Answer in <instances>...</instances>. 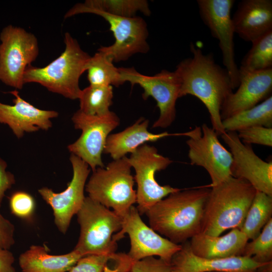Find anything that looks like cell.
<instances>
[{"mask_svg": "<svg viewBox=\"0 0 272 272\" xmlns=\"http://www.w3.org/2000/svg\"><path fill=\"white\" fill-rule=\"evenodd\" d=\"M133 261L127 253H113L103 272H130Z\"/></svg>", "mask_w": 272, "mask_h": 272, "instance_id": "obj_35", "label": "cell"}, {"mask_svg": "<svg viewBox=\"0 0 272 272\" xmlns=\"http://www.w3.org/2000/svg\"><path fill=\"white\" fill-rule=\"evenodd\" d=\"M70 160L73 175L64 191L56 193L48 187L38 190L42 198L52 209L54 223L63 234L66 232L73 217L83 205L85 198L84 189L90 172L88 165L76 155L71 154Z\"/></svg>", "mask_w": 272, "mask_h": 272, "instance_id": "obj_14", "label": "cell"}, {"mask_svg": "<svg viewBox=\"0 0 272 272\" xmlns=\"http://www.w3.org/2000/svg\"><path fill=\"white\" fill-rule=\"evenodd\" d=\"M256 191L247 181L232 176L212 187L205 206L201 232L218 236L228 229H240Z\"/></svg>", "mask_w": 272, "mask_h": 272, "instance_id": "obj_3", "label": "cell"}, {"mask_svg": "<svg viewBox=\"0 0 272 272\" xmlns=\"http://www.w3.org/2000/svg\"><path fill=\"white\" fill-rule=\"evenodd\" d=\"M0 40V81L22 89L25 72L39 55L37 38L21 27L9 25L2 29Z\"/></svg>", "mask_w": 272, "mask_h": 272, "instance_id": "obj_7", "label": "cell"}, {"mask_svg": "<svg viewBox=\"0 0 272 272\" xmlns=\"http://www.w3.org/2000/svg\"><path fill=\"white\" fill-rule=\"evenodd\" d=\"M248 240L240 229L234 228L222 236L200 232L192 237L189 242L192 252L197 256L224 258L242 256Z\"/></svg>", "mask_w": 272, "mask_h": 272, "instance_id": "obj_21", "label": "cell"}, {"mask_svg": "<svg viewBox=\"0 0 272 272\" xmlns=\"http://www.w3.org/2000/svg\"><path fill=\"white\" fill-rule=\"evenodd\" d=\"M89 13L101 17L110 25L115 41L111 45L101 46L98 50L110 56L113 62L124 61L134 54L149 51V31L143 18L117 17L97 11Z\"/></svg>", "mask_w": 272, "mask_h": 272, "instance_id": "obj_15", "label": "cell"}, {"mask_svg": "<svg viewBox=\"0 0 272 272\" xmlns=\"http://www.w3.org/2000/svg\"><path fill=\"white\" fill-rule=\"evenodd\" d=\"M234 0H197L199 15L212 35L219 41L223 63L233 89L239 84V69L235 59L234 25L231 12Z\"/></svg>", "mask_w": 272, "mask_h": 272, "instance_id": "obj_13", "label": "cell"}, {"mask_svg": "<svg viewBox=\"0 0 272 272\" xmlns=\"http://www.w3.org/2000/svg\"><path fill=\"white\" fill-rule=\"evenodd\" d=\"M80 234L74 249L82 256L116 252L113 234L122 227V218L88 196L77 214Z\"/></svg>", "mask_w": 272, "mask_h": 272, "instance_id": "obj_6", "label": "cell"}, {"mask_svg": "<svg viewBox=\"0 0 272 272\" xmlns=\"http://www.w3.org/2000/svg\"><path fill=\"white\" fill-rule=\"evenodd\" d=\"M6 162L0 157V206L5 196V192L15 183V177L7 171Z\"/></svg>", "mask_w": 272, "mask_h": 272, "instance_id": "obj_37", "label": "cell"}, {"mask_svg": "<svg viewBox=\"0 0 272 272\" xmlns=\"http://www.w3.org/2000/svg\"><path fill=\"white\" fill-rule=\"evenodd\" d=\"M128 157L113 160L106 167L93 171L86 184L88 196L108 209L121 218L137 203L134 179Z\"/></svg>", "mask_w": 272, "mask_h": 272, "instance_id": "obj_5", "label": "cell"}, {"mask_svg": "<svg viewBox=\"0 0 272 272\" xmlns=\"http://www.w3.org/2000/svg\"><path fill=\"white\" fill-rule=\"evenodd\" d=\"M15 257L9 249L0 248V272H16Z\"/></svg>", "mask_w": 272, "mask_h": 272, "instance_id": "obj_38", "label": "cell"}, {"mask_svg": "<svg viewBox=\"0 0 272 272\" xmlns=\"http://www.w3.org/2000/svg\"><path fill=\"white\" fill-rule=\"evenodd\" d=\"M128 159L135 171L137 208L140 215L169 194L181 190L157 182L155 173L165 169L173 161L160 154L155 147L145 144L131 153Z\"/></svg>", "mask_w": 272, "mask_h": 272, "instance_id": "obj_8", "label": "cell"}, {"mask_svg": "<svg viewBox=\"0 0 272 272\" xmlns=\"http://www.w3.org/2000/svg\"><path fill=\"white\" fill-rule=\"evenodd\" d=\"M240 69L257 71L272 69V30L252 42Z\"/></svg>", "mask_w": 272, "mask_h": 272, "instance_id": "obj_29", "label": "cell"}, {"mask_svg": "<svg viewBox=\"0 0 272 272\" xmlns=\"http://www.w3.org/2000/svg\"><path fill=\"white\" fill-rule=\"evenodd\" d=\"M83 257L74 249L63 255H51L46 248L32 245L19 258L23 272H67Z\"/></svg>", "mask_w": 272, "mask_h": 272, "instance_id": "obj_23", "label": "cell"}, {"mask_svg": "<svg viewBox=\"0 0 272 272\" xmlns=\"http://www.w3.org/2000/svg\"><path fill=\"white\" fill-rule=\"evenodd\" d=\"M15 227L0 213V248L10 249L14 244Z\"/></svg>", "mask_w": 272, "mask_h": 272, "instance_id": "obj_36", "label": "cell"}, {"mask_svg": "<svg viewBox=\"0 0 272 272\" xmlns=\"http://www.w3.org/2000/svg\"><path fill=\"white\" fill-rule=\"evenodd\" d=\"M190 49L192 56L180 62L174 71L180 84L179 98L190 95L200 100L208 110L212 128L221 136L226 132L221 108L234 90L230 78L227 70L216 63L213 54H204L193 44Z\"/></svg>", "mask_w": 272, "mask_h": 272, "instance_id": "obj_1", "label": "cell"}, {"mask_svg": "<svg viewBox=\"0 0 272 272\" xmlns=\"http://www.w3.org/2000/svg\"><path fill=\"white\" fill-rule=\"evenodd\" d=\"M113 97L112 86L89 85L81 90L78 99L80 109L85 114L101 116L110 111Z\"/></svg>", "mask_w": 272, "mask_h": 272, "instance_id": "obj_28", "label": "cell"}, {"mask_svg": "<svg viewBox=\"0 0 272 272\" xmlns=\"http://www.w3.org/2000/svg\"><path fill=\"white\" fill-rule=\"evenodd\" d=\"M239 69L238 88L224 102L221 110L222 120L256 106L271 92L272 69L257 71Z\"/></svg>", "mask_w": 272, "mask_h": 272, "instance_id": "obj_17", "label": "cell"}, {"mask_svg": "<svg viewBox=\"0 0 272 272\" xmlns=\"http://www.w3.org/2000/svg\"><path fill=\"white\" fill-rule=\"evenodd\" d=\"M9 93L14 96V104L0 102V123L8 125L17 138L26 132L47 130L51 127V119L58 116L57 111L36 107L23 99L17 90Z\"/></svg>", "mask_w": 272, "mask_h": 272, "instance_id": "obj_18", "label": "cell"}, {"mask_svg": "<svg viewBox=\"0 0 272 272\" xmlns=\"http://www.w3.org/2000/svg\"><path fill=\"white\" fill-rule=\"evenodd\" d=\"M72 120L76 129L82 131L80 137L67 146L69 152L80 158L92 169L104 167L102 154L110 133L120 123L113 112L101 116L90 115L79 109L73 115Z\"/></svg>", "mask_w": 272, "mask_h": 272, "instance_id": "obj_10", "label": "cell"}, {"mask_svg": "<svg viewBox=\"0 0 272 272\" xmlns=\"http://www.w3.org/2000/svg\"><path fill=\"white\" fill-rule=\"evenodd\" d=\"M210 191L205 187L169 194L146 213L150 227L175 244L188 241L201 232Z\"/></svg>", "mask_w": 272, "mask_h": 272, "instance_id": "obj_2", "label": "cell"}, {"mask_svg": "<svg viewBox=\"0 0 272 272\" xmlns=\"http://www.w3.org/2000/svg\"><path fill=\"white\" fill-rule=\"evenodd\" d=\"M222 125L226 132H237L255 126L272 127V96L251 108L223 120Z\"/></svg>", "mask_w": 272, "mask_h": 272, "instance_id": "obj_25", "label": "cell"}, {"mask_svg": "<svg viewBox=\"0 0 272 272\" xmlns=\"http://www.w3.org/2000/svg\"><path fill=\"white\" fill-rule=\"evenodd\" d=\"M149 121L141 117L132 125L123 130L110 134L106 141L103 153L109 154L113 160L121 159L128 153H132L142 145L161 139L176 135L167 132L154 133L148 129Z\"/></svg>", "mask_w": 272, "mask_h": 272, "instance_id": "obj_22", "label": "cell"}, {"mask_svg": "<svg viewBox=\"0 0 272 272\" xmlns=\"http://www.w3.org/2000/svg\"><path fill=\"white\" fill-rule=\"evenodd\" d=\"M112 59L98 50L91 56L87 66V78L90 85L119 87L125 82L119 70L113 64Z\"/></svg>", "mask_w": 272, "mask_h": 272, "instance_id": "obj_26", "label": "cell"}, {"mask_svg": "<svg viewBox=\"0 0 272 272\" xmlns=\"http://www.w3.org/2000/svg\"><path fill=\"white\" fill-rule=\"evenodd\" d=\"M188 138V157L190 164L202 167L210 176V187L215 186L232 177V156L221 143L218 135L206 123L192 129L178 133Z\"/></svg>", "mask_w": 272, "mask_h": 272, "instance_id": "obj_9", "label": "cell"}, {"mask_svg": "<svg viewBox=\"0 0 272 272\" xmlns=\"http://www.w3.org/2000/svg\"><path fill=\"white\" fill-rule=\"evenodd\" d=\"M63 52L43 67L29 65L24 74V84L37 83L49 91L66 98L78 99L81 89L79 80L86 71L91 56L82 49L77 40L69 32L64 36Z\"/></svg>", "mask_w": 272, "mask_h": 272, "instance_id": "obj_4", "label": "cell"}, {"mask_svg": "<svg viewBox=\"0 0 272 272\" xmlns=\"http://www.w3.org/2000/svg\"><path fill=\"white\" fill-rule=\"evenodd\" d=\"M125 234H128L130 242L127 254L133 261L156 256L170 262L173 256L181 248V244L162 237L148 227L134 206L122 218L121 229L113 235V240L117 242Z\"/></svg>", "mask_w": 272, "mask_h": 272, "instance_id": "obj_12", "label": "cell"}, {"mask_svg": "<svg viewBox=\"0 0 272 272\" xmlns=\"http://www.w3.org/2000/svg\"><path fill=\"white\" fill-rule=\"evenodd\" d=\"M10 206L14 215L21 218H27L31 215L34 210V201L29 194L18 191L11 197Z\"/></svg>", "mask_w": 272, "mask_h": 272, "instance_id": "obj_34", "label": "cell"}, {"mask_svg": "<svg viewBox=\"0 0 272 272\" xmlns=\"http://www.w3.org/2000/svg\"><path fill=\"white\" fill-rule=\"evenodd\" d=\"M271 216L272 196L256 191L240 230L248 240H252L260 234Z\"/></svg>", "mask_w": 272, "mask_h": 272, "instance_id": "obj_27", "label": "cell"}, {"mask_svg": "<svg viewBox=\"0 0 272 272\" xmlns=\"http://www.w3.org/2000/svg\"><path fill=\"white\" fill-rule=\"evenodd\" d=\"M242 256L259 263L272 261V218L256 237L246 243Z\"/></svg>", "mask_w": 272, "mask_h": 272, "instance_id": "obj_30", "label": "cell"}, {"mask_svg": "<svg viewBox=\"0 0 272 272\" xmlns=\"http://www.w3.org/2000/svg\"><path fill=\"white\" fill-rule=\"evenodd\" d=\"M255 272H272V261L260 266Z\"/></svg>", "mask_w": 272, "mask_h": 272, "instance_id": "obj_39", "label": "cell"}, {"mask_svg": "<svg viewBox=\"0 0 272 272\" xmlns=\"http://www.w3.org/2000/svg\"><path fill=\"white\" fill-rule=\"evenodd\" d=\"M237 133L244 144L272 147V127L255 126L240 130Z\"/></svg>", "mask_w": 272, "mask_h": 272, "instance_id": "obj_31", "label": "cell"}, {"mask_svg": "<svg viewBox=\"0 0 272 272\" xmlns=\"http://www.w3.org/2000/svg\"><path fill=\"white\" fill-rule=\"evenodd\" d=\"M122 78L131 86L139 85L143 89L142 97L155 99L160 114L153 128H167L176 117V103L179 98L180 84L174 72L166 70L153 75L147 76L138 72L134 67H119Z\"/></svg>", "mask_w": 272, "mask_h": 272, "instance_id": "obj_11", "label": "cell"}, {"mask_svg": "<svg viewBox=\"0 0 272 272\" xmlns=\"http://www.w3.org/2000/svg\"><path fill=\"white\" fill-rule=\"evenodd\" d=\"M173 272H255L267 263H259L244 256L224 258H204L194 254L189 241L181 244V249L172 257Z\"/></svg>", "mask_w": 272, "mask_h": 272, "instance_id": "obj_19", "label": "cell"}, {"mask_svg": "<svg viewBox=\"0 0 272 272\" xmlns=\"http://www.w3.org/2000/svg\"><path fill=\"white\" fill-rule=\"evenodd\" d=\"M232 19L235 33L252 42L272 30V1H242Z\"/></svg>", "mask_w": 272, "mask_h": 272, "instance_id": "obj_20", "label": "cell"}, {"mask_svg": "<svg viewBox=\"0 0 272 272\" xmlns=\"http://www.w3.org/2000/svg\"><path fill=\"white\" fill-rule=\"evenodd\" d=\"M130 272H173L170 262L150 256L134 261Z\"/></svg>", "mask_w": 272, "mask_h": 272, "instance_id": "obj_33", "label": "cell"}, {"mask_svg": "<svg viewBox=\"0 0 272 272\" xmlns=\"http://www.w3.org/2000/svg\"><path fill=\"white\" fill-rule=\"evenodd\" d=\"M111 254H90L83 256L67 272H103Z\"/></svg>", "mask_w": 272, "mask_h": 272, "instance_id": "obj_32", "label": "cell"}, {"mask_svg": "<svg viewBox=\"0 0 272 272\" xmlns=\"http://www.w3.org/2000/svg\"><path fill=\"white\" fill-rule=\"evenodd\" d=\"M92 11L102 12L112 16L133 17L138 12L148 16L151 12L146 0H87L76 4L65 14L64 19L76 15L89 13Z\"/></svg>", "mask_w": 272, "mask_h": 272, "instance_id": "obj_24", "label": "cell"}, {"mask_svg": "<svg viewBox=\"0 0 272 272\" xmlns=\"http://www.w3.org/2000/svg\"><path fill=\"white\" fill-rule=\"evenodd\" d=\"M221 138L232 156V177L244 180L256 191L272 196V162H266L253 151L251 145L243 143L237 132H225Z\"/></svg>", "mask_w": 272, "mask_h": 272, "instance_id": "obj_16", "label": "cell"}]
</instances>
